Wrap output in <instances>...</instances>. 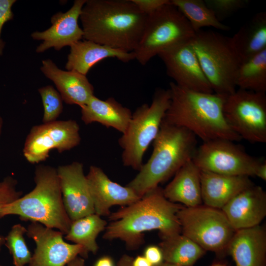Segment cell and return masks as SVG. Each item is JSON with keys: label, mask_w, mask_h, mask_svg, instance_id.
Segmentation results:
<instances>
[{"label": "cell", "mask_w": 266, "mask_h": 266, "mask_svg": "<svg viewBox=\"0 0 266 266\" xmlns=\"http://www.w3.org/2000/svg\"><path fill=\"white\" fill-rule=\"evenodd\" d=\"M183 206L168 200L158 186L136 201L110 213L103 238L119 239L134 249L142 244L145 232L158 230L162 239L181 233L177 214Z\"/></svg>", "instance_id": "obj_1"}, {"label": "cell", "mask_w": 266, "mask_h": 266, "mask_svg": "<svg viewBox=\"0 0 266 266\" xmlns=\"http://www.w3.org/2000/svg\"><path fill=\"white\" fill-rule=\"evenodd\" d=\"M147 16L132 0H86L79 18L85 40L131 52L141 38Z\"/></svg>", "instance_id": "obj_2"}, {"label": "cell", "mask_w": 266, "mask_h": 266, "mask_svg": "<svg viewBox=\"0 0 266 266\" xmlns=\"http://www.w3.org/2000/svg\"><path fill=\"white\" fill-rule=\"evenodd\" d=\"M170 102L164 120L184 128L203 142L217 139L238 141L241 138L227 122L223 114L225 97L189 90L169 84Z\"/></svg>", "instance_id": "obj_3"}, {"label": "cell", "mask_w": 266, "mask_h": 266, "mask_svg": "<svg viewBox=\"0 0 266 266\" xmlns=\"http://www.w3.org/2000/svg\"><path fill=\"white\" fill-rule=\"evenodd\" d=\"M153 142L150 158L126 185L140 198L174 175L192 159L197 148L194 134L184 128L169 124L164 119Z\"/></svg>", "instance_id": "obj_4"}, {"label": "cell", "mask_w": 266, "mask_h": 266, "mask_svg": "<svg viewBox=\"0 0 266 266\" xmlns=\"http://www.w3.org/2000/svg\"><path fill=\"white\" fill-rule=\"evenodd\" d=\"M34 180L32 191L0 209V218L16 215L22 221L38 222L66 235L72 221L64 205L57 169L39 165Z\"/></svg>", "instance_id": "obj_5"}, {"label": "cell", "mask_w": 266, "mask_h": 266, "mask_svg": "<svg viewBox=\"0 0 266 266\" xmlns=\"http://www.w3.org/2000/svg\"><path fill=\"white\" fill-rule=\"evenodd\" d=\"M190 42L213 92L225 97L234 93L241 62L230 37L201 30Z\"/></svg>", "instance_id": "obj_6"}, {"label": "cell", "mask_w": 266, "mask_h": 266, "mask_svg": "<svg viewBox=\"0 0 266 266\" xmlns=\"http://www.w3.org/2000/svg\"><path fill=\"white\" fill-rule=\"evenodd\" d=\"M170 102L169 89H157L150 105L143 104L132 113L126 132L118 140L125 166L140 169L143 155L156 137Z\"/></svg>", "instance_id": "obj_7"}, {"label": "cell", "mask_w": 266, "mask_h": 266, "mask_svg": "<svg viewBox=\"0 0 266 266\" xmlns=\"http://www.w3.org/2000/svg\"><path fill=\"white\" fill-rule=\"evenodd\" d=\"M195 33L187 20L170 1L147 16L142 36L133 52L135 59L145 65L160 53L190 41Z\"/></svg>", "instance_id": "obj_8"}, {"label": "cell", "mask_w": 266, "mask_h": 266, "mask_svg": "<svg viewBox=\"0 0 266 266\" xmlns=\"http://www.w3.org/2000/svg\"><path fill=\"white\" fill-rule=\"evenodd\" d=\"M177 216L181 233L205 251L218 252L227 249L235 232L221 209L205 205L183 206Z\"/></svg>", "instance_id": "obj_9"}, {"label": "cell", "mask_w": 266, "mask_h": 266, "mask_svg": "<svg viewBox=\"0 0 266 266\" xmlns=\"http://www.w3.org/2000/svg\"><path fill=\"white\" fill-rule=\"evenodd\" d=\"M223 110L229 126L241 139L266 142V93L238 89L225 98Z\"/></svg>", "instance_id": "obj_10"}, {"label": "cell", "mask_w": 266, "mask_h": 266, "mask_svg": "<svg viewBox=\"0 0 266 266\" xmlns=\"http://www.w3.org/2000/svg\"><path fill=\"white\" fill-rule=\"evenodd\" d=\"M192 160L201 170L249 177L255 176L262 162L234 141L225 139L203 142L197 147Z\"/></svg>", "instance_id": "obj_11"}, {"label": "cell", "mask_w": 266, "mask_h": 266, "mask_svg": "<svg viewBox=\"0 0 266 266\" xmlns=\"http://www.w3.org/2000/svg\"><path fill=\"white\" fill-rule=\"evenodd\" d=\"M79 126L73 120L55 121L33 126L27 135L23 150L26 160L32 164L45 161L52 150H69L81 141Z\"/></svg>", "instance_id": "obj_12"}, {"label": "cell", "mask_w": 266, "mask_h": 266, "mask_svg": "<svg viewBox=\"0 0 266 266\" xmlns=\"http://www.w3.org/2000/svg\"><path fill=\"white\" fill-rule=\"evenodd\" d=\"M27 230V235L36 244L29 266H65L78 255L88 256L82 245L65 241L59 231L35 222H31Z\"/></svg>", "instance_id": "obj_13"}, {"label": "cell", "mask_w": 266, "mask_h": 266, "mask_svg": "<svg viewBox=\"0 0 266 266\" xmlns=\"http://www.w3.org/2000/svg\"><path fill=\"white\" fill-rule=\"evenodd\" d=\"M190 41L172 47L158 56L164 63L168 76L178 86L198 92L214 93Z\"/></svg>", "instance_id": "obj_14"}, {"label": "cell", "mask_w": 266, "mask_h": 266, "mask_svg": "<svg viewBox=\"0 0 266 266\" xmlns=\"http://www.w3.org/2000/svg\"><path fill=\"white\" fill-rule=\"evenodd\" d=\"M63 201L72 221L95 213L83 165L78 162L57 168Z\"/></svg>", "instance_id": "obj_15"}, {"label": "cell", "mask_w": 266, "mask_h": 266, "mask_svg": "<svg viewBox=\"0 0 266 266\" xmlns=\"http://www.w3.org/2000/svg\"><path fill=\"white\" fill-rule=\"evenodd\" d=\"M86 0H75L66 12H58L51 18V26L42 32H34L31 34L35 40H42L36 52L42 53L54 48L60 50L65 46H71L83 38V32L78 24V19Z\"/></svg>", "instance_id": "obj_16"}, {"label": "cell", "mask_w": 266, "mask_h": 266, "mask_svg": "<svg viewBox=\"0 0 266 266\" xmlns=\"http://www.w3.org/2000/svg\"><path fill=\"white\" fill-rule=\"evenodd\" d=\"M86 176L95 213L100 216H109L112 206L129 205L140 198L130 187L110 180L99 167L90 166Z\"/></svg>", "instance_id": "obj_17"}, {"label": "cell", "mask_w": 266, "mask_h": 266, "mask_svg": "<svg viewBox=\"0 0 266 266\" xmlns=\"http://www.w3.org/2000/svg\"><path fill=\"white\" fill-rule=\"evenodd\" d=\"M236 231L260 225L266 216V193L254 184L233 198L221 209Z\"/></svg>", "instance_id": "obj_18"}, {"label": "cell", "mask_w": 266, "mask_h": 266, "mask_svg": "<svg viewBox=\"0 0 266 266\" xmlns=\"http://www.w3.org/2000/svg\"><path fill=\"white\" fill-rule=\"evenodd\" d=\"M40 70L52 81L62 100L68 104L83 107L94 95V88L86 75L74 70H63L50 59L42 61Z\"/></svg>", "instance_id": "obj_19"}, {"label": "cell", "mask_w": 266, "mask_h": 266, "mask_svg": "<svg viewBox=\"0 0 266 266\" xmlns=\"http://www.w3.org/2000/svg\"><path fill=\"white\" fill-rule=\"evenodd\" d=\"M202 202L221 209L233 198L254 184L249 176L229 175L200 170Z\"/></svg>", "instance_id": "obj_20"}, {"label": "cell", "mask_w": 266, "mask_h": 266, "mask_svg": "<svg viewBox=\"0 0 266 266\" xmlns=\"http://www.w3.org/2000/svg\"><path fill=\"white\" fill-rule=\"evenodd\" d=\"M227 249L236 266H265L266 232L260 225L237 230Z\"/></svg>", "instance_id": "obj_21"}, {"label": "cell", "mask_w": 266, "mask_h": 266, "mask_svg": "<svg viewBox=\"0 0 266 266\" xmlns=\"http://www.w3.org/2000/svg\"><path fill=\"white\" fill-rule=\"evenodd\" d=\"M65 68L86 75L90 69L102 60L115 58L124 63L135 59L133 52H128L90 40H79L70 47Z\"/></svg>", "instance_id": "obj_22"}, {"label": "cell", "mask_w": 266, "mask_h": 266, "mask_svg": "<svg viewBox=\"0 0 266 266\" xmlns=\"http://www.w3.org/2000/svg\"><path fill=\"white\" fill-rule=\"evenodd\" d=\"M200 170L192 160L175 173L173 179L163 189L164 196L172 202L185 207L199 206L202 202Z\"/></svg>", "instance_id": "obj_23"}, {"label": "cell", "mask_w": 266, "mask_h": 266, "mask_svg": "<svg viewBox=\"0 0 266 266\" xmlns=\"http://www.w3.org/2000/svg\"><path fill=\"white\" fill-rule=\"evenodd\" d=\"M81 119L86 125L97 122L112 128L123 134L131 120L132 113L114 98L102 100L94 95L81 107Z\"/></svg>", "instance_id": "obj_24"}, {"label": "cell", "mask_w": 266, "mask_h": 266, "mask_svg": "<svg viewBox=\"0 0 266 266\" xmlns=\"http://www.w3.org/2000/svg\"><path fill=\"white\" fill-rule=\"evenodd\" d=\"M230 38L240 62L266 49V12L255 14Z\"/></svg>", "instance_id": "obj_25"}, {"label": "cell", "mask_w": 266, "mask_h": 266, "mask_svg": "<svg viewBox=\"0 0 266 266\" xmlns=\"http://www.w3.org/2000/svg\"><path fill=\"white\" fill-rule=\"evenodd\" d=\"M159 246L165 262L182 266H192L205 252L182 233L162 239Z\"/></svg>", "instance_id": "obj_26"}, {"label": "cell", "mask_w": 266, "mask_h": 266, "mask_svg": "<svg viewBox=\"0 0 266 266\" xmlns=\"http://www.w3.org/2000/svg\"><path fill=\"white\" fill-rule=\"evenodd\" d=\"M107 225V221L101 216L92 214L72 221L65 238L82 245L88 253L95 254L99 249L97 237L105 230Z\"/></svg>", "instance_id": "obj_27"}, {"label": "cell", "mask_w": 266, "mask_h": 266, "mask_svg": "<svg viewBox=\"0 0 266 266\" xmlns=\"http://www.w3.org/2000/svg\"><path fill=\"white\" fill-rule=\"evenodd\" d=\"M183 14L195 33L204 27L228 31L230 28L216 18L203 0H170Z\"/></svg>", "instance_id": "obj_28"}, {"label": "cell", "mask_w": 266, "mask_h": 266, "mask_svg": "<svg viewBox=\"0 0 266 266\" xmlns=\"http://www.w3.org/2000/svg\"><path fill=\"white\" fill-rule=\"evenodd\" d=\"M236 87L256 92L266 91V49L240 63Z\"/></svg>", "instance_id": "obj_29"}, {"label": "cell", "mask_w": 266, "mask_h": 266, "mask_svg": "<svg viewBox=\"0 0 266 266\" xmlns=\"http://www.w3.org/2000/svg\"><path fill=\"white\" fill-rule=\"evenodd\" d=\"M27 231L21 224H16L5 237L4 245L12 257L14 266H25L31 260L32 255L24 237Z\"/></svg>", "instance_id": "obj_30"}, {"label": "cell", "mask_w": 266, "mask_h": 266, "mask_svg": "<svg viewBox=\"0 0 266 266\" xmlns=\"http://www.w3.org/2000/svg\"><path fill=\"white\" fill-rule=\"evenodd\" d=\"M44 108L42 121L44 123L56 121L63 109V100L53 86L47 85L38 90Z\"/></svg>", "instance_id": "obj_31"}, {"label": "cell", "mask_w": 266, "mask_h": 266, "mask_svg": "<svg viewBox=\"0 0 266 266\" xmlns=\"http://www.w3.org/2000/svg\"><path fill=\"white\" fill-rule=\"evenodd\" d=\"M206 5L221 22L233 14L244 8L249 3L248 0H204Z\"/></svg>", "instance_id": "obj_32"}, {"label": "cell", "mask_w": 266, "mask_h": 266, "mask_svg": "<svg viewBox=\"0 0 266 266\" xmlns=\"http://www.w3.org/2000/svg\"><path fill=\"white\" fill-rule=\"evenodd\" d=\"M17 180L10 176L0 182V209L22 196V192L17 190ZM4 241L5 237L0 235V250Z\"/></svg>", "instance_id": "obj_33"}, {"label": "cell", "mask_w": 266, "mask_h": 266, "mask_svg": "<svg viewBox=\"0 0 266 266\" xmlns=\"http://www.w3.org/2000/svg\"><path fill=\"white\" fill-rule=\"evenodd\" d=\"M15 0H0V57L2 55L5 42L1 38L2 27L5 23L13 19L12 7Z\"/></svg>", "instance_id": "obj_34"}, {"label": "cell", "mask_w": 266, "mask_h": 266, "mask_svg": "<svg viewBox=\"0 0 266 266\" xmlns=\"http://www.w3.org/2000/svg\"><path fill=\"white\" fill-rule=\"evenodd\" d=\"M139 10L145 15L148 16L165 4L170 0H132Z\"/></svg>", "instance_id": "obj_35"}, {"label": "cell", "mask_w": 266, "mask_h": 266, "mask_svg": "<svg viewBox=\"0 0 266 266\" xmlns=\"http://www.w3.org/2000/svg\"><path fill=\"white\" fill-rule=\"evenodd\" d=\"M144 256L153 266L160 264L164 260L160 248L154 245L148 246L145 249Z\"/></svg>", "instance_id": "obj_36"}, {"label": "cell", "mask_w": 266, "mask_h": 266, "mask_svg": "<svg viewBox=\"0 0 266 266\" xmlns=\"http://www.w3.org/2000/svg\"><path fill=\"white\" fill-rule=\"evenodd\" d=\"M255 176L258 177L261 179L266 180V161H262L261 163L258 166Z\"/></svg>", "instance_id": "obj_37"}, {"label": "cell", "mask_w": 266, "mask_h": 266, "mask_svg": "<svg viewBox=\"0 0 266 266\" xmlns=\"http://www.w3.org/2000/svg\"><path fill=\"white\" fill-rule=\"evenodd\" d=\"M132 266H153L144 256H138L133 260Z\"/></svg>", "instance_id": "obj_38"}, {"label": "cell", "mask_w": 266, "mask_h": 266, "mask_svg": "<svg viewBox=\"0 0 266 266\" xmlns=\"http://www.w3.org/2000/svg\"><path fill=\"white\" fill-rule=\"evenodd\" d=\"M94 266H113V263L110 257L103 256L96 262Z\"/></svg>", "instance_id": "obj_39"}, {"label": "cell", "mask_w": 266, "mask_h": 266, "mask_svg": "<svg viewBox=\"0 0 266 266\" xmlns=\"http://www.w3.org/2000/svg\"><path fill=\"white\" fill-rule=\"evenodd\" d=\"M133 259L128 255H123L118 263V266H132Z\"/></svg>", "instance_id": "obj_40"}, {"label": "cell", "mask_w": 266, "mask_h": 266, "mask_svg": "<svg viewBox=\"0 0 266 266\" xmlns=\"http://www.w3.org/2000/svg\"><path fill=\"white\" fill-rule=\"evenodd\" d=\"M67 266H85V261L83 259L77 256L69 262Z\"/></svg>", "instance_id": "obj_41"}, {"label": "cell", "mask_w": 266, "mask_h": 266, "mask_svg": "<svg viewBox=\"0 0 266 266\" xmlns=\"http://www.w3.org/2000/svg\"><path fill=\"white\" fill-rule=\"evenodd\" d=\"M182 266L165 262L164 263L162 262L160 264L156 265V266Z\"/></svg>", "instance_id": "obj_42"}, {"label": "cell", "mask_w": 266, "mask_h": 266, "mask_svg": "<svg viewBox=\"0 0 266 266\" xmlns=\"http://www.w3.org/2000/svg\"><path fill=\"white\" fill-rule=\"evenodd\" d=\"M2 125H3V120H2V118L0 116V135L1 132Z\"/></svg>", "instance_id": "obj_43"}, {"label": "cell", "mask_w": 266, "mask_h": 266, "mask_svg": "<svg viewBox=\"0 0 266 266\" xmlns=\"http://www.w3.org/2000/svg\"><path fill=\"white\" fill-rule=\"evenodd\" d=\"M211 266H227L226 265L222 263H216L213 264Z\"/></svg>", "instance_id": "obj_44"}, {"label": "cell", "mask_w": 266, "mask_h": 266, "mask_svg": "<svg viewBox=\"0 0 266 266\" xmlns=\"http://www.w3.org/2000/svg\"><path fill=\"white\" fill-rule=\"evenodd\" d=\"M0 266H2V265H1L0 264Z\"/></svg>", "instance_id": "obj_45"}]
</instances>
